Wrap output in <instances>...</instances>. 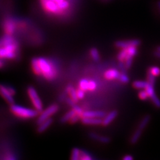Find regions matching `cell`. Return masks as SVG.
<instances>
[{
	"instance_id": "cell-1",
	"label": "cell",
	"mask_w": 160,
	"mask_h": 160,
	"mask_svg": "<svg viewBox=\"0 0 160 160\" xmlns=\"http://www.w3.org/2000/svg\"><path fill=\"white\" fill-rule=\"evenodd\" d=\"M10 109H11V111L17 116L25 119L36 118L39 112L36 109H33L24 108L16 104H12Z\"/></svg>"
},
{
	"instance_id": "cell-2",
	"label": "cell",
	"mask_w": 160,
	"mask_h": 160,
	"mask_svg": "<svg viewBox=\"0 0 160 160\" xmlns=\"http://www.w3.org/2000/svg\"><path fill=\"white\" fill-rule=\"evenodd\" d=\"M39 62L43 76L48 79H52L56 73H55V70L52 64L49 63L48 60L44 58H39Z\"/></svg>"
},
{
	"instance_id": "cell-3",
	"label": "cell",
	"mask_w": 160,
	"mask_h": 160,
	"mask_svg": "<svg viewBox=\"0 0 160 160\" xmlns=\"http://www.w3.org/2000/svg\"><path fill=\"white\" fill-rule=\"evenodd\" d=\"M28 93L30 99L32 100V102L35 109H37L38 112H42L43 111V104L36 90L32 86H29L28 88Z\"/></svg>"
},
{
	"instance_id": "cell-4",
	"label": "cell",
	"mask_w": 160,
	"mask_h": 160,
	"mask_svg": "<svg viewBox=\"0 0 160 160\" xmlns=\"http://www.w3.org/2000/svg\"><path fill=\"white\" fill-rule=\"evenodd\" d=\"M59 109V106L57 104H52L51 106H49L48 108H46L42 112L39 116L38 119H37V124L39 125L42 123L44 121H46V119L50 118L53 114L56 113Z\"/></svg>"
},
{
	"instance_id": "cell-5",
	"label": "cell",
	"mask_w": 160,
	"mask_h": 160,
	"mask_svg": "<svg viewBox=\"0 0 160 160\" xmlns=\"http://www.w3.org/2000/svg\"><path fill=\"white\" fill-rule=\"evenodd\" d=\"M141 44V41L139 39H134L129 40H120L115 43V46L118 48L127 49L132 46H139Z\"/></svg>"
},
{
	"instance_id": "cell-6",
	"label": "cell",
	"mask_w": 160,
	"mask_h": 160,
	"mask_svg": "<svg viewBox=\"0 0 160 160\" xmlns=\"http://www.w3.org/2000/svg\"><path fill=\"white\" fill-rule=\"evenodd\" d=\"M42 2L45 9L49 12L56 13L60 10L58 3L53 0H42Z\"/></svg>"
},
{
	"instance_id": "cell-7",
	"label": "cell",
	"mask_w": 160,
	"mask_h": 160,
	"mask_svg": "<svg viewBox=\"0 0 160 160\" xmlns=\"http://www.w3.org/2000/svg\"><path fill=\"white\" fill-rule=\"evenodd\" d=\"M0 92H1L2 96H3V98L5 99L6 100L8 103H9L11 105L13 104L14 99L13 98V95L9 92V90L8 89L7 87L2 85L1 87H0Z\"/></svg>"
},
{
	"instance_id": "cell-8",
	"label": "cell",
	"mask_w": 160,
	"mask_h": 160,
	"mask_svg": "<svg viewBox=\"0 0 160 160\" xmlns=\"http://www.w3.org/2000/svg\"><path fill=\"white\" fill-rule=\"evenodd\" d=\"M82 122L85 125L88 126H98L103 123V119L102 118H82Z\"/></svg>"
},
{
	"instance_id": "cell-9",
	"label": "cell",
	"mask_w": 160,
	"mask_h": 160,
	"mask_svg": "<svg viewBox=\"0 0 160 160\" xmlns=\"http://www.w3.org/2000/svg\"><path fill=\"white\" fill-rule=\"evenodd\" d=\"M106 116V113L102 111H86L83 112L82 118H103Z\"/></svg>"
},
{
	"instance_id": "cell-10",
	"label": "cell",
	"mask_w": 160,
	"mask_h": 160,
	"mask_svg": "<svg viewBox=\"0 0 160 160\" xmlns=\"http://www.w3.org/2000/svg\"><path fill=\"white\" fill-rule=\"evenodd\" d=\"M119 75H120V73L119 72L118 69H109L105 72L104 77L108 80H112V79H118L119 77Z\"/></svg>"
},
{
	"instance_id": "cell-11",
	"label": "cell",
	"mask_w": 160,
	"mask_h": 160,
	"mask_svg": "<svg viewBox=\"0 0 160 160\" xmlns=\"http://www.w3.org/2000/svg\"><path fill=\"white\" fill-rule=\"evenodd\" d=\"M117 116H118V112L116 111V110H114V111L109 112L107 115V116H106L103 118L102 125H103L104 126H108L109 124H110L113 121V120L115 119V118H116Z\"/></svg>"
},
{
	"instance_id": "cell-12",
	"label": "cell",
	"mask_w": 160,
	"mask_h": 160,
	"mask_svg": "<svg viewBox=\"0 0 160 160\" xmlns=\"http://www.w3.org/2000/svg\"><path fill=\"white\" fill-rule=\"evenodd\" d=\"M52 123H53V119L52 118H50L46 119V121H44L42 123H40V124L38 125L37 132L39 133H42L44 132L45 131H46V130L49 128V126H51Z\"/></svg>"
},
{
	"instance_id": "cell-13",
	"label": "cell",
	"mask_w": 160,
	"mask_h": 160,
	"mask_svg": "<svg viewBox=\"0 0 160 160\" xmlns=\"http://www.w3.org/2000/svg\"><path fill=\"white\" fill-rule=\"evenodd\" d=\"M89 138L93 139L96 140L97 142H101L103 143H108L110 142V138L106 136H99V135L95 133H90L89 134Z\"/></svg>"
},
{
	"instance_id": "cell-14",
	"label": "cell",
	"mask_w": 160,
	"mask_h": 160,
	"mask_svg": "<svg viewBox=\"0 0 160 160\" xmlns=\"http://www.w3.org/2000/svg\"><path fill=\"white\" fill-rule=\"evenodd\" d=\"M0 56L1 58H8V59H13L16 57V53L15 52L8 51L5 48L1 47V51H0Z\"/></svg>"
},
{
	"instance_id": "cell-15",
	"label": "cell",
	"mask_w": 160,
	"mask_h": 160,
	"mask_svg": "<svg viewBox=\"0 0 160 160\" xmlns=\"http://www.w3.org/2000/svg\"><path fill=\"white\" fill-rule=\"evenodd\" d=\"M32 66L33 68V70L34 73H36L38 76H40V75L42 74L41 68L39 66V58H33L32 60Z\"/></svg>"
},
{
	"instance_id": "cell-16",
	"label": "cell",
	"mask_w": 160,
	"mask_h": 160,
	"mask_svg": "<svg viewBox=\"0 0 160 160\" xmlns=\"http://www.w3.org/2000/svg\"><path fill=\"white\" fill-rule=\"evenodd\" d=\"M76 114V112L74 111V109H72V110H70V111L67 112L63 116H62L61 119H60V122L62 123H65L68 122H69Z\"/></svg>"
},
{
	"instance_id": "cell-17",
	"label": "cell",
	"mask_w": 160,
	"mask_h": 160,
	"mask_svg": "<svg viewBox=\"0 0 160 160\" xmlns=\"http://www.w3.org/2000/svg\"><path fill=\"white\" fill-rule=\"evenodd\" d=\"M142 132L143 130L138 128V129L135 131V132L132 135L131 139H130V142H131L132 144H136L139 141V139L142 134Z\"/></svg>"
},
{
	"instance_id": "cell-18",
	"label": "cell",
	"mask_w": 160,
	"mask_h": 160,
	"mask_svg": "<svg viewBox=\"0 0 160 160\" xmlns=\"http://www.w3.org/2000/svg\"><path fill=\"white\" fill-rule=\"evenodd\" d=\"M66 91L69 94L70 97H71L75 102H77L78 101L79 98H78V95H77V91L72 86H68L66 88Z\"/></svg>"
},
{
	"instance_id": "cell-19",
	"label": "cell",
	"mask_w": 160,
	"mask_h": 160,
	"mask_svg": "<svg viewBox=\"0 0 160 160\" xmlns=\"http://www.w3.org/2000/svg\"><path fill=\"white\" fill-rule=\"evenodd\" d=\"M150 119H151V117H150L149 115H146V116H144L143 119L141 120V122H139L138 128L141 129L142 130H143L146 126L148 125V123L150 122Z\"/></svg>"
},
{
	"instance_id": "cell-20",
	"label": "cell",
	"mask_w": 160,
	"mask_h": 160,
	"mask_svg": "<svg viewBox=\"0 0 160 160\" xmlns=\"http://www.w3.org/2000/svg\"><path fill=\"white\" fill-rule=\"evenodd\" d=\"M148 82L144 81H135L133 83V86L136 89H146V88L148 86Z\"/></svg>"
},
{
	"instance_id": "cell-21",
	"label": "cell",
	"mask_w": 160,
	"mask_h": 160,
	"mask_svg": "<svg viewBox=\"0 0 160 160\" xmlns=\"http://www.w3.org/2000/svg\"><path fill=\"white\" fill-rule=\"evenodd\" d=\"M81 152L82 150H80L79 149L75 148L73 149L72 152V159L73 160H78L80 159V157H81Z\"/></svg>"
},
{
	"instance_id": "cell-22",
	"label": "cell",
	"mask_w": 160,
	"mask_h": 160,
	"mask_svg": "<svg viewBox=\"0 0 160 160\" xmlns=\"http://www.w3.org/2000/svg\"><path fill=\"white\" fill-rule=\"evenodd\" d=\"M89 82V81H88V80L86 79H82V80H80V82L79 83V88L80 89L84 90L85 92L88 91Z\"/></svg>"
},
{
	"instance_id": "cell-23",
	"label": "cell",
	"mask_w": 160,
	"mask_h": 160,
	"mask_svg": "<svg viewBox=\"0 0 160 160\" xmlns=\"http://www.w3.org/2000/svg\"><path fill=\"white\" fill-rule=\"evenodd\" d=\"M128 56V49H122L120 52L119 53L118 56V59L119 61H125L126 60L127 56Z\"/></svg>"
},
{
	"instance_id": "cell-24",
	"label": "cell",
	"mask_w": 160,
	"mask_h": 160,
	"mask_svg": "<svg viewBox=\"0 0 160 160\" xmlns=\"http://www.w3.org/2000/svg\"><path fill=\"white\" fill-rule=\"evenodd\" d=\"M90 53H91V56L95 62L99 61L100 57H99V52L96 48H93L91 50H90Z\"/></svg>"
},
{
	"instance_id": "cell-25",
	"label": "cell",
	"mask_w": 160,
	"mask_h": 160,
	"mask_svg": "<svg viewBox=\"0 0 160 160\" xmlns=\"http://www.w3.org/2000/svg\"><path fill=\"white\" fill-rule=\"evenodd\" d=\"M148 83L153 85V86L155 85V83H156V76L152 74L149 69L148 72Z\"/></svg>"
},
{
	"instance_id": "cell-26",
	"label": "cell",
	"mask_w": 160,
	"mask_h": 160,
	"mask_svg": "<svg viewBox=\"0 0 160 160\" xmlns=\"http://www.w3.org/2000/svg\"><path fill=\"white\" fill-rule=\"evenodd\" d=\"M149 98H151L152 102L153 103L155 106H156V108H160V99L157 97L156 93H154L153 95H152V96H150Z\"/></svg>"
},
{
	"instance_id": "cell-27",
	"label": "cell",
	"mask_w": 160,
	"mask_h": 160,
	"mask_svg": "<svg viewBox=\"0 0 160 160\" xmlns=\"http://www.w3.org/2000/svg\"><path fill=\"white\" fill-rule=\"evenodd\" d=\"M118 79L120 82H121L122 83H127L129 82V78H128L127 75L123 72L122 73H120L119 77Z\"/></svg>"
},
{
	"instance_id": "cell-28",
	"label": "cell",
	"mask_w": 160,
	"mask_h": 160,
	"mask_svg": "<svg viewBox=\"0 0 160 160\" xmlns=\"http://www.w3.org/2000/svg\"><path fill=\"white\" fill-rule=\"evenodd\" d=\"M80 159L92 160V159H93V158L91 156H90V154L88 153L87 152H85V151H83V150H82L81 157H80Z\"/></svg>"
},
{
	"instance_id": "cell-29",
	"label": "cell",
	"mask_w": 160,
	"mask_h": 160,
	"mask_svg": "<svg viewBox=\"0 0 160 160\" xmlns=\"http://www.w3.org/2000/svg\"><path fill=\"white\" fill-rule=\"evenodd\" d=\"M128 49V55L129 56H132L133 57H134L138 53V49H137V47L136 46H132L129 47L128 48H127Z\"/></svg>"
},
{
	"instance_id": "cell-30",
	"label": "cell",
	"mask_w": 160,
	"mask_h": 160,
	"mask_svg": "<svg viewBox=\"0 0 160 160\" xmlns=\"http://www.w3.org/2000/svg\"><path fill=\"white\" fill-rule=\"evenodd\" d=\"M58 7L60 9V10H64V9H66L69 8V2L66 0H63L62 2H59L58 3Z\"/></svg>"
},
{
	"instance_id": "cell-31",
	"label": "cell",
	"mask_w": 160,
	"mask_h": 160,
	"mask_svg": "<svg viewBox=\"0 0 160 160\" xmlns=\"http://www.w3.org/2000/svg\"><path fill=\"white\" fill-rule=\"evenodd\" d=\"M132 63H133V56L128 55L126 60H125V63H126V68L129 69L131 68V66H132Z\"/></svg>"
},
{
	"instance_id": "cell-32",
	"label": "cell",
	"mask_w": 160,
	"mask_h": 160,
	"mask_svg": "<svg viewBox=\"0 0 160 160\" xmlns=\"http://www.w3.org/2000/svg\"><path fill=\"white\" fill-rule=\"evenodd\" d=\"M139 98L142 100H146L148 98H149V96L148 92L146 91V89H145V90H142V91H141V92H139Z\"/></svg>"
},
{
	"instance_id": "cell-33",
	"label": "cell",
	"mask_w": 160,
	"mask_h": 160,
	"mask_svg": "<svg viewBox=\"0 0 160 160\" xmlns=\"http://www.w3.org/2000/svg\"><path fill=\"white\" fill-rule=\"evenodd\" d=\"M149 70H150V72L152 73V74L154 75L156 77L159 76L160 75V68H159L158 67L153 66L149 69Z\"/></svg>"
},
{
	"instance_id": "cell-34",
	"label": "cell",
	"mask_w": 160,
	"mask_h": 160,
	"mask_svg": "<svg viewBox=\"0 0 160 160\" xmlns=\"http://www.w3.org/2000/svg\"><path fill=\"white\" fill-rule=\"evenodd\" d=\"M97 88V84L96 82L91 80L89 82V86H88V91H94Z\"/></svg>"
},
{
	"instance_id": "cell-35",
	"label": "cell",
	"mask_w": 160,
	"mask_h": 160,
	"mask_svg": "<svg viewBox=\"0 0 160 160\" xmlns=\"http://www.w3.org/2000/svg\"><path fill=\"white\" fill-rule=\"evenodd\" d=\"M14 26L13 24L11 22H9L7 23L6 25V31L8 32V33L11 34L13 33V32L14 31Z\"/></svg>"
},
{
	"instance_id": "cell-36",
	"label": "cell",
	"mask_w": 160,
	"mask_h": 160,
	"mask_svg": "<svg viewBox=\"0 0 160 160\" xmlns=\"http://www.w3.org/2000/svg\"><path fill=\"white\" fill-rule=\"evenodd\" d=\"M72 109H74V111L76 112V114H78V115H79V116H81L82 117L83 111L82 109L81 108H80L79 106H77V105L75 104L74 106L72 107Z\"/></svg>"
},
{
	"instance_id": "cell-37",
	"label": "cell",
	"mask_w": 160,
	"mask_h": 160,
	"mask_svg": "<svg viewBox=\"0 0 160 160\" xmlns=\"http://www.w3.org/2000/svg\"><path fill=\"white\" fill-rule=\"evenodd\" d=\"M77 95H78V97L79 99H82L85 96V91L82 89L79 88L77 90Z\"/></svg>"
},
{
	"instance_id": "cell-38",
	"label": "cell",
	"mask_w": 160,
	"mask_h": 160,
	"mask_svg": "<svg viewBox=\"0 0 160 160\" xmlns=\"http://www.w3.org/2000/svg\"><path fill=\"white\" fill-rule=\"evenodd\" d=\"M80 118H82V117L81 116H79L78 114H76L75 116L72 118V119L70 120L72 123H76V122H78L79 120L80 119Z\"/></svg>"
},
{
	"instance_id": "cell-39",
	"label": "cell",
	"mask_w": 160,
	"mask_h": 160,
	"mask_svg": "<svg viewBox=\"0 0 160 160\" xmlns=\"http://www.w3.org/2000/svg\"><path fill=\"white\" fill-rule=\"evenodd\" d=\"M119 69H121L122 71L125 73L126 72V63H123V61H119Z\"/></svg>"
},
{
	"instance_id": "cell-40",
	"label": "cell",
	"mask_w": 160,
	"mask_h": 160,
	"mask_svg": "<svg viewBox=\"0 0 160 160\" xmlns=\"http://www.w3.org/2000/svg\"><path fill=\"white\" fill-rule=\"evenodd\" d=\"M66 102H67V103H68V105H69V106H72V107H73V106H74V105L76 104V103L71 97L68 98L66 99Z\"/></svg>"
},
{
	"instance_id": "cell-41",
	"label": "cell",
	"mask_w": 160,
	"mask_h": 160,
	"mask_svg": "<svg viewBox=\"0 0 160 160\" xmlns=\"http://www.w3.org/2000/svg\"><path fill=\"white\" fill-rule=\"evenodd\" d=\"M7 88L9 90V92L11 93L13 95V96L15 93H16V90H15L13 88H12V87H7Z\"/></svg>"
},
{
	"instance_id": "cell-42",
	"label": "cell",
	"mask_w": 160,
	"mask_h": 160,
	"mask_svg": "<svg viewBox=\"0 0 160 160\" xmlns=\"http://www.w3.org/2000/svg\"><path fill=\"white\" fill-rule=\"evenodd\" d=\"M133 157L131 156V155H126L123 159V160H132L133 159Z\"/></svg>"
},
{
	"instance_id": "cell-43",
	"label": "cell",
	"mask_w": 160,
	"mask_h": 160,
	"mask_svg": "<svg viewBox=\"0 0 160 160\" xmlns=\"http://www.w3.org/2000/svg\"><path fill=\"white\" fill-rule=\"evenodd\" d=\"M154 56L156 58L160 59V52L158 51V50H156V51L154 52Z\"/></svg>"
},
{
	"instance_id": "cell-44",
	"label": "cell",
	"mask_w": 160,
	"mask_h": 160,
	"mask_svg": "<svg viewBox=\"0 0 160 160\" xmlns=\"http://www.w3.org/2000/svg\"><path fill=\"white\" fill-rule=\"evenodd\" d=\"M157 6H158V10L159 12V13H160V0H158V2H157Z\"/></svg>"
},
{
	"instance_id": "cell-45",
	"label": "cell",
	"mask_w": 160,
	"mask_h": 160,
	"mask_svg": "<svg viewBox=\"0 0 160 160\" xmlns=\"http://www.w3.org/2000/svg\"><path fill=\"white\" fill-rule=\"evenodd\" d=\"M1 66H0V67L1 68H3V59L1 58Z\"/></svg>"
},
{
	"instance_id": "cell-46",
	"label": "cell",
	"mask_w": 160,
	"mask_h": 160,
	"mask_svg": "<svg viewBox=\"0 0 160 160\" xmlns=\"http://www.w3.org/2000/svg\"><path fill=\"white\" fill-rule=\"evenodd\" d=\"M55 2H56L57 3H59V2H62V1H63V0H54Z\"/></svg>"
},
{
	"instance_id": "cell-47",
	"label": "cell",
	"mask_w": 160,
	"mask_h": 160,
	"mask_svg": "<svg viewBox=\"0 0 160 160\" xmlns=\"http://www.w3.org/2000/svg\"><path fill=\"white\" fill-rule=\"evenodd\" d=\"M157 50H158V51L160 52V46H159V47L157 48Z\"/></svg>"
},
{
	"instance_id": "cell-48",
	"label": "cell",
	"mask_w": 160,
	"mask_h": 160,
	"mask_svg": "<svg viewBox=\"0 0 160 160\" xmlns=\"http://www.w3.org/2000/svg\"><path fill=\"white\" fill-rule=\"evenodd\" d=\"M53 1H54V0H53Z\"/></svg>"
}]
</instances>
